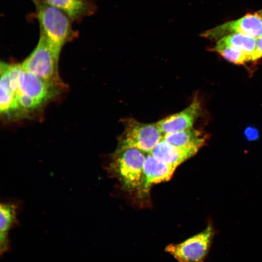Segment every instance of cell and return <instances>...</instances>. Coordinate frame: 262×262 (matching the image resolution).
<instances>
[{"mask_svg":"<svg viewBox=\"0 0 262 262\" xmlns=\"http://www.w3.org/2000/svg\"><path fill=\"white\" fill-rule=\"evenodd\" d=\"M35 3L40 33L60 54L64 45L78 36V32L72 26L73 21L65 13L42 0Z\"/></svg>","mask_w":262,"mask_h":262,"instance_id":"obj_1","label":"cell"},{"mask_svg":"<svg viewBox=\"0 0 262 262\" xmlns=\"http://www.w3.org/2000/svg\"><path fill=\"white\" fill-rule=\"evenodd\" d=\"M146 154L134 148H116L110 169L128 191H138L142 181Z\"/></svg>","mask_w":262,"mask_h":262,"instance_id":"obj_2","label":"cell"},{"mask_svg":"<svg viewBox=\"0 0 262 262\" xmlns=\"http://www.w3.org/2000/svg\"><path fill=\"white\" fill-rule=\"evenodd\" d=\"M59 55L40 33L36 47L21 66L46 82L63 89L66 86L60 80L58 72Z\"/></svg>","mask_w":262,"mask_h":262,"instance_id":"obj_3","label":"cell"},{"mask_svg":"<svg viewBox=\"0 0 262 262\" xmlns=\"http://www.w3.org/2000/svg\"><path fill=\"white\" fill-rule=\"evenodd\" d=\"M121 121L124 131L118 139L117 148H134L147 154L163 138L164 135L156 123H142L133 118Z\"/></svg>","mask_w":262,"mask_h":262,"instance_id":"obj_4","label":"cell"},{"mask_svg":"<svg viewBox=\"0 0 262 262\" xmlns=\"http://www.w3.org/2000/svg\"><path fill=\"white\" fill-rule=\"evenodd\" d=\"M213 233V228L209 226L180 243L168 245L165 251L178 262H202L209 251Z\"/></svg>","mask_w":262,"mask_h":262,"instance_id":"obj_5","label":"cell"},{"mask_svg":"<svg viewBox=\"0 0 262 262\" xmlns=\"http://www.w3.org/2000/svg\"><path fill=\"white\" fill-rule=\"evenodd\" d=\"M233 33H241L258 38L262 36V18L257 13L247 14L241 18L225 22L204 32L201 36L212 40Z\"/></svg>","mask_w":262,"mask_h":262,"instance_id":"obj_6","label":"cell"},{"mask_svg":"<svg viewBox=\"0 0 262 262\" xmlns=\"http://www.w3.org/2000/svg\"><path fill=\"white\" fill-rule=\"evenodd\" d=\"M17 95L30 98L43 105L62 89L49 84L21 67L18 75Z\"/></svg>","mask_w":262,"mask_h":262,"instance_id":"obj_7","label":"cell"},{"mask_svg":"<svg viewBox=\"0 0 262 262\" xmlns=\"http://www.w3.org/2000/svg\"><path fill=\"white\" fill-rule=\"evenodd\" d=\"M202 113L201 103L195 97L186 108L171 115L156 123L163 135L193 127L195 121Z\"/></svg>","mask_w":262,"mask_h":262,"instance_id":"obj_8","label":"cell"},{"mask_svg":"<svg viewBox=\"0 0 262 262\" xmlns=\"http://www.w3.org/2000/svg\"><path fill=\"white\" fill-rule=\"evenodd\" d=\"M176 168L158 160L151 153L146 154L142 183L138 191L139 195H147L152 185L169 180Z\"/></svg>","mask_w":262,"mask_h":262,"instance_id":"obj_9","label":"cell"},{"mask_svg":"<svg viewBox=\"0 0 262 262\" xmlns=\"http://www.w3.org/2000/svg\"><path fill=\"white\" fill-rule=\"evenodd\" d=\"M198 151L194 148L177 147L162 139L154 147L151 154L158 160L177 167Z\"/></svg>","mask_w":262,"mask_h":262,"instance_id":"obj_10","label":"cell"},{"mask_svg":"<svg viewBox=\"0 0 262 262\" xmlns=\"http://www.w3.org/2000/svg\"><path fill=\"white\" fill-rule=\"evenodd\" d=\"M65 13L73 21L93 15L97 10L95 0H42Z\"/></svg>","mask_w":262,"mask_h":262,"instance_id":"obj_11","label":"cell"},{"mask_svg":"<svg viewBox=\"0 0 262 262\" xmlns=\"http://www.w3.org/2000/svg\"><path fill=\"white\" fill-rule=\"evenodd\" d=\"M207 136L193 127L165 134L162 139L172 145L199 150L206 142Z\"/></svg>","mask_w":262,"mask_h":262,"instance_id":"obj_12","label":"cell"},{"mask_svg":"<svg viewBox=\"0 0 262 262\" xmlns=\"http://www.w3.org/2000/svg\"><path fill=\"white\" fill-rule=\"evenodd\" d=\"M16 206L11 203H1L0 206V253L9 248L8 234L16 222Z\"/></svg>","mask_w":262,"mask_h":262,"instance_id":"obj_13","label":"cell"},{"mask_svg":"<svg viewBox=\"0 0 262 262\" xmlns=\"http://www.w3.org/2000/svg\"><path fill=\"white\" fill-rule=\"evenodd\" d=\"M257 38L244 34L233 33L225 36L217 41L239 49L250 56L254 51Z\"/></svg>","mask_w":262,"mask_h":262,"instance_id":"obj_14","label":"cell"},{"mask_svg":"<svg viewBox=\"0 0 262 262\" xmlns=\"http://www.w3.org/2000/svg\"><path fill=\"white\" fill-rule=\"evenodd\" d=\"M212 50L220 54L232 63L242 65L250 61V56L237 49L229 46L217 41Z\"/></svg>","mask_w":262,"mask_h":262,"instance_id":"obj_15","label":"cell"},{"mask_svg":"<svg viewBox=\"0 0 262 262\" xmlns=\"http://www.w3.org/2000/svg\"><path fill=\"white\" fill-rule=\"evenodd\" d=\"M262 58V36L257 38L254 51L251 54L250 61H255Z\"/></svg>","mask_w":262,"mask_h":262,"instance_id":"obj_16","label":"cell"},{"mask_svg":"<svg viewBox=\"0 0 262 262\" xmlns=\"http://www.w3.org/2000/svg\"><path fill=\"white\" fill-rule=\"evenodd\" d=\"M245 134L247 139H256L258 136V132L256 129L252 127L247 128L245 131Z\"/></svg>","mask_w":262,"mask_h":262,"instance_id":"obj_17","label":"cell"},{"mask_svg":"<svg viewBox=\"0 0 262 262\" xmlns=\"http://www.w3.org/2000/svg\"><path fill=\"white\" fill-rule=\"evenodd\" d=\"M258 15L262 18V10L257 12Z\"/></svg>","mask_w":262,"mask_h":262,"instance_id":"obj_18","label":"cell"},{"mask_svg":"<svg viewBox=\"0 0 262 262\" xmlns=\"http://www.w3.org/2000/svg\"><path fill=\"white\" fill-rule=\"evenodd\" d=\"M33 0L35 3H36V2H38V1H40V0Z\"/></svg>","mask_w":262,"mask_h":262,"instance_id":"obj_19","label":"cell"}]
</instances>
